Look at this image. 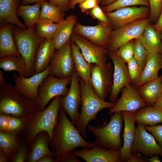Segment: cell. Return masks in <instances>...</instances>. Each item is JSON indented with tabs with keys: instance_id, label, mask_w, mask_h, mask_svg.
<instances>
[{
	"instance_id": "obj_45",
	"label": "cell",
	"mask_w": 162,
	"mask_h": 162,
	"mask_svg": "<svg viewBox=\"0 0 162 162\" xmlns=\"http://www.w3.org/2000/svg\"><path fill=\"white\" fill-rule=\"evenodd\" d=\"M56 162H80L73 152L64 153L59 157L56 160Z\"/></svg>"
},
{
	"instance_id": "obj_19",
	"label": "cell",
	"mask_w": 162,
	"mask_h": 162,
	"mask_svg": "<svg viewBox=\"0 0 162 162\" xmlns=\"http://www.w3.org/2000/svg\"><path fill=\"white\" fill-rule=\"evenodd\" d=\"M74 154L87 162H122L121 150L106 149L95 146L91 148L74 150Z\"/></svg>"
},
{
	"instance_id": "obj_20",
	"label": "cell",
	"mask_w": 162,
	"mask_h": 162,
	"mask_svg": "<svg viewBox=\"0 0 162 162\" xmlns=\"http://www.w3.org/2000/svg\"><path fill=\"white\" fill-rule=\"evenodd\" d=\"M122 112L124 127L122 137L123 146L121 149V158L122 162H127L131 154V146L134 140L136 128L134 118V112L123 111Z\"/></svg>"
},
{
	"instance_id": "obj_46",
	"label": "cell",
	"mask_w": 162,
	"mask_h": 162,
	"mask_svg": "<svg viewBox=\"0 0 162 162\" xmlns=\"http://www.w3.org/2000/svg\"><path fill=\"white\" fill-rule=\"evenodd\" d=\"M99 5L97 0H86L79 4V7L82 13H86Z\"/></svg>"
},
{
	"instance_id": "obj_22",
	"label": "cell",
	"mask_w": 162,
	"mask_h": 162,
	"mask_svg": "<svg viewBox=\"0 0 162 162\" xmlns=\"http://www.w3.org/2000/svg\"><path fill=\"white\" fill-rule=\"evenodd\" d=\"M50 143V137L46 132L42 131L38 134L29 146L31 150L27 156V161L37 162L40 159L46 155L54 157V153L49 147Z\"/></svg>"
},
{
	"instance_id": "obj_6",
	"label": "cell",
	"mask_w": 162,
	"mask_h": 162,
	"mask_svg": "<svg viewBox=\"0 0 162 162\" xmlns=\"http://www.w3.org/2000/svg\"><path fill=\"white\" fill-rule=\"evenodd\" d=\"M13 34L17 49L26 64L24 76L29 77L34 73V63L37 50L44 40L38 35L35 25L26 29L15 26Z\"/></svg>"
},
{
	"instance_id": "obj_3",
	"label": "cell",
	"mask_w": 162,
	"mask_h": 162,
	"mask_svg": "<svg viewBox=\"0 0 162 162\" xmlns=\"http://www.w3.org/2000/svg\"><path fill=\"white\" fill-rule=\"evenodd\" d=\"M81 95V112L78 119L74 125L83 137L87 139L86 129L90 121H95L98 112L103 109H110L116 102L105 101L96 94L90 84L87 83L79 78Z\"/></svg>"
},
{
	"instance_id": "obj_15",
	"label": "cell",
	"mask_w": 162,
	"mask_h": 162,
	"mask_svg": "<svg viewBox=\"0 0 162 162\" xmlns=\"http://www.w3.org/2000/svg\"><path fill=\"white\" fill-rule=\"evenodd\" d=\"M70 39L79 48L86 61L103 66L106 63L107 49L97 45L80 35L72 33Z\"/></svg>"
},
{
	"instance_id": "obj_55",
	"label": "cell",
	"mask_w": 162,
	"mask_h": 162,
	"mask_svg": "<svg viewBox=\"0 0 162 162\" xmlns=\"http://www.w3.org/2000/svg\"><path fill=\"white\" fill-rule=\"evenodd\" d=\"M154 106L162 110V92L157 99Z\"/></svg>"
},
{
	"instance_id": "obj_44",
	"label": "cell",
	"mask_w": 162,
	"mask_h": 162,
	"mask_svg": "<svg viewBox=\"0 0 162 162\" xmlns=\"http://www.w3.org/2000/svg\"><path fill=\"white\" fill-rule=\"evenodd\" d=\"M144 126L146 130L154 136L162 150V124L152 127Z\"/></svg>"
},
{
	"instance_id": "obj_5",
	"label": "cell",
	"mask_w": 162,
	"mask_h": 162,
	"mask_svg": "<svg viewBox=\"0 0 162 162\" xmlns=\"http://www.w3.org/2000/svg\"><path fill=\"white\" fill-rule=\"evenodd\" d=\"M124 122L122 112L114 113L108 123L104 119L102 125L98 126L88 125L87 130L96 136L94 141L95 146L113 150H120L123 146L121 133Z\"/></svg>"
},
{
	"instance_id": "obj_34",
	"label": "cell",
	"mask_w": 162,
	"mask_h": 162,
	"mask_svg": "<svg viewBox=\"0 0 162 162\" xmlns=\"http://www.w3.org/2000/svg\"><path fill=\"white\" fill-rule=\"evenodd\" d=\"M64 12L49 2L41 3L40 19H46L56 23L65 19Z\"/></svg>"
},
{
	"instance_id": "obj_35",
	"label": "cell",
	"mask_w": 162,
	"mask_h": 162,
	"mask_svg": "<svg viewBox=\"0 0 162 162\" xmlns=\"http://www.w3.org/2000/svg\"><path fill=\"white\" fill-rule=\"evenodd\" d=\"M58 23L46 19H40L35 26L39 36L44 39H52Z\"/></svg>"
},
{
	"instance_id": "obj_7",
	"label": "cell",
	"mask_w": 162,
	"mask_h": 162,
	"mask_svg": "<svg viewBox=\"0 0 162 162\" xmlns=\"http://www.w3.org/2000/svg\"><path fill=\"white\" fill-rule=\"evenodd\" d=\"M71 80V77L60 79L49 75L46 76L39 88V95L35 100L38 109L44 110L50 100L57 96H65Z\"/></svg>"
},
{
	"instance_id": "obj_32",
	"label": "cell",
	"mask_w": 162,
	"mask_h": 162,
	"mask_svg": "<svg viewBox=\"0 0 162 162\" xmlns=\"http://www.w3.org/2000/svg\"><path fill=\"white\" fill-rule=\"evenodd\" d=\"M41 3H36L32 5L20 4L17 10L18 16L23 19L27 28L34 25L40 19Z\"/></svg>"
},
{
	"instance_id": "obj_58",
	"label": "cell",
	"mask_w": 162,
	"mask_h": 162,
	"mask_svg": "<svg viewBox=\"0 0 162 162\" xmlns=\"http://www.w3.org/2000/svg\"><path fill=\"white\" fill-rule=\"evenodd\" d=\"M5 82L4 76L3 74V72L0 70V83H3Z\"/></svg>"
},
{
	"instance_id": "obj_9",
	"label": "cell",
	"mask_w": 162,
	"mask_h": 162,
	"mask_svg": "<svg viewBox=\"0 0 162 162\" xmlns=\"http://www.w3.org/2000/svg\"><path fill=\"white\" fill-rule=\"evenodd\" d=\"M71 40L56 50L49 66V75L60 79L71 77L75 69L71 51Z\"/></svg>"
},
{
	"instance_id": "obj_51",
	"label": "cell",
	"mask_w": 162,
	"mask_h": 162,
	"mask_svg": "<svg viewBox=\"0 0 162 162\" xmlns=\"http://www.w3.org/2000/svg\"><path fill=\"white\" fill-rule=\"evenodd\" d=\"M86 0H71L69 5L68 8L69 9L74 10L75 8V6L78 4H80ZM99 4L102 0H97Z\"/></svg>"
},
{
	"instance_id": "obj_48",
	"label": "cell",
	"mask_w": 162,
	"mask_h": 162,
	"mask_svg": "<svg viewBox=\"0 0 162 162\" xmlns=\"http://www.w3.org/2000/svg\"><path fill=\"white\" fill-rule=\"evenodd\" d=\"M11 115L0 113V131H4Z\"/></svg>"
},
{
	"instance_id": "obj_11",
	"label": "cell",
	"mask_w": 162,
	"mask_h": 162,
	"mask_svg": "<svg viewBox=\"0 0 162 162\" xmlns=\"http://www.w3.org/2000/svg\"><path fill=\"white\" fill-rule=\"evenodd\" d=\"M113 73L110 63L103 66L92 64L90 84L97 95L103 100H105L111 92Z\"/></svg>"
},
{
	"instance_id": "obj_50",
	"label": "cell",
	"mask_w": 162,
	"mask_h": 162,
	"mask_svg": "<svg viewBox=\"0 0 162 162\" xmlns=\"http://www.w3.org/2000/svg\"><path fill=\"white\" fill-rule=\"evenodd\" d=\"M153 27L155 30L160 32L162 31V8L160 15L156 21L153 24H152Z\"/></svg>"
},
{
	"instance_id": "obj_37",
	"label": "cell",
	"mask_w": 162,
	"mask_h": 162,
	"mask_svg": "<svg viewBox=\"0 0 162 162\" xmlns=\"http://www.w3.org/2000/svg\"><path fill=\"white\" fill-rule=\"evenodd\" d=\"M143 6L150 7L149 0H117L112 4L101 8L105 13L110 12L118 9L134 6Z\"/></svg>"
},
{
	"instance_id": "obj_13",
	"label": "cell",
	"mask_w": 162,
	"mask_h": 162,
	"mask_svg": "<svg viewBox=\"0 0 162 162\" xmlns=\"http://www.w3.org/2000/svg\"><path fill=\"white\" fill-rule=\"evenodd\" d=\"M112 30L110 24L99 21L98 25L93 26H86L76 22L73 33L84 37L97 45L107 49Z\"/></svg>"
},
{
	"instance_id": "obj_1",
	"label": "cell",
	"mask_w": 162,
	"mask_h": 162,
	"mask_svg": "<svg viewBox=\"0 0 162 162\" xmlns=\"http://www.w3.org/2000/svg\"><path fill=\"white\" fill-rule=\"evenodd\" d=\"M50 144L55 159L64 154L73 152L77 148H91L95 146L94 142H88L84 139L61 107Z\"/></svg>"
},
{
	"instance_id": "obj_38",
	"label": "cell",
	"mask_w": 162,
	"mask_h": 162,
	"mask_svg": "<svg viewBox=\"0 0 162 162\" xmlns=\"http://www.w3.org/2000/svg\"><path fill=\"white\" fill-rule=\"evenodd\" d=\"M134 57L139 66L141 74L146 63L149 52L147 51L137 38L133 39Z\"/></svg>"
},
{
	"instance_id": "obj_12",
	"label": "cell",
	"mask_w": 162,
	"mask_h": 162,
	"mask_svg": "<svg viewBox=\"0 0 162 162\" xmlns=\"http://www.w3.org/2000/svg\"><path fill=\"white\" fill-rule=\"evenodd\" d=\"M131 153L146 157L156 155L162 157V150L154 136L146 130L144 125L137 124Z\"/></svg>"
},
{
	"instance_id": "obj_33",
	"label": "cell",
	"mask_w": 162,
	"mask_h": 162,
	"mask_svg": "<svg viewBox=\"0 0 162 162\" xmlns=\"http://www.w3.org/2000/svg\"><path fill=\"white\" fill-rule=\"evenodd\" d=\"M0 68L5 71H16L22 76H25L26 66L21 55L10 56L0 58Z\"/></svg>"
},
{
	"instance_id": "obj_2",
	"label": "cell",
	"mask_w": 162,
	"mask_h": 162,
	"mask_svg": "<svg viewBox=\"0 0 162 162\" xmlns=\"http://www.w3.org/2000/svg\"><path fill=\"white\" fill-rule=\"evenodd\" d=\"M38 109L36 101L22 94L15 86L0 83V113L30 120Z\"/></svg>"
},
{
	"instance_id": "obj_17",
	"label": "cell",
	"mask_w": 162,
	"mask_h": 162,
	"mask_svg": "<svg viewBox=\"0 0 162 162\" xmlns=\"http://www.w3.org/2000/svg\"><path fill=\"white\" fill-rule=\"evenodd\" d=\"M121 95L115 105L110 109V115L116 112L126 111L135 112L147 104L140 94L138 90L131 84L122 90Z\"/></svg>"
},
{
	"instance_id": "obj_8",
	"label": "cell",
	"mask_w": 162,
	"mask_h": 162,
	"mask_svg": "<svg viewBox=\"0 0 162 162\" xmlns=\"http://www.w3.org/2000/svg\"><path fill=\"white\" fill-rule=\"evenodd\" d=\"M150 23L148 18L142 19L113 30L107 48L108 51L114 52L125 43L138 38Z\"/></svg>"
},
{
	"instance_id": "obj_36",
	"label": "cell",
	"mask_w": 162,
	"mask_h": 162,
	"mask_svg": "<svg viewBox=\"0 0 162 162\" xmlns=\"http://www.w3.org/2000/svg\"><path fill=\"white\" fill-rule=\"evenodd\" d=\"M29 121L11 115L4 131L18 135L24 134Z\"/></svg>"
},
{
	"instance_id": "obj_40",
	"label": "cell",
	"mask_w": 162,
	"mask_h": 162,
	"mask_svg": "<svg viewBox=\"0 0 162 162\" xmlns=\"http://www.w3.org/2000/svg\"><path fill=\"white\" fill-rule=\"evenodd\" d=\"M150 4V15L148 18L150 23H155L158 20L162 8V0H149Z\"/></svg>"
},
{
	"instance_id": "obj_54",
	"label": "cell",
	"mask_w": 162,
	"mask_h": 162,
	"mask_svg": "<svg viewBox=\"0 0 162 162\" xmlns=\"http://www.w3.org/2000/svg\"><path fill=\"white\" fill-rule=\"evenodd\" d=\"M141 156L147 160L148 162H160V160L159 159V158L158 156V155H153L150 157V158H148L146 157H145L140 154H139Z\"/></svg>"
},
{
	"instance_id": "obj_39",
	"label": "cell",
	"mask_w": 162,
	"mask_h": 162,
	"mask_svg": "<svg viewBox=\"0 0 162 162\" xmlns=\"http://www.w3.org/2000/svg\"><path fill=\"white\" fill-rule=\"evenodd\" d=\"M114 52L124 62L127 63L134 57L133 40H130L122 45Z\"/></svg>"
},
{
	"instance_id": "obj_28",
	"label": "cell",
	"mask_w": 162,
	"mask_h": 162,
	"mask_svg": "<svg viewBox=\"0 0 162 162\" xmlns=\"http://www.w3.org/2000/svg\"><path fill=\"white\" fill-rule=\"evenodd\" d=\"M135 123L150 127L162 123V110L154 106H147L134 112Z\"/></svg>"
},
{
	"instance_id": "obj_4",
	"label": "cell",
	"mask_w": 162,
	"mask_h": 162,
	"mask_svg": "<svg viewBox=\"0 0 162 162\" xmlns=\"http://www.w3.org/2000/svg\"><path fill=\"white\" fill-rule=\"evenodd\" d=\"M62 97L59 95L54 98L46 108L43 110L38 109L31 118L24 134L25 142L28 146L37 135L42 131L48 134L50 139L52 138L61 108Z\"/></svg>"
},
{
	"instance_id": "obj_16",
	"label": "cell",
	"mask_w": 162,
	"mask_h": 162,
	"mask_svg": "<svg viewBox=\"0 0 162 162\" xmlns=\"http://www.w3.org/2000/svg\"><path fill=\"white\" fill-rule=\"evenodd\" d=\"M107 55L112 60L114 65L113 84L109 97V100L116 102L120 92L124 87L132 84L127 65L114 52L108 51Z\"/></svg>"
},
{
	"instance_id": "obj_42",
	"label": "cell",
	"mask_w": 162,
	"mask_h": 162,
	"mask_svg": "<svg viewBox=\"0 0 162 162\" xmlns=\"http://www.w3.org/2000/svg\"><path fill=\"white\" fill-rule=\"evenodd\" d=\"M93 18L96 19L98 21L106 24H110L108 18L99 5L86 13Z\"/></svg>"
},
{
	"instance_id": "obj_30",
	"label": "cell",
	"mask_w": 162,
	"mask_h": 162,
	"mask_svg": "<svg viewBox=\"0 0 162 162\" xmlns=\"http://www.w3.org/2000/svg\"><path fill=\"white\" fill-rule=\"evenodd\" d=\"M138 90L147 106H154L162 92V74L157 79L145 83Z\"/></svg>"
},
{
	"instance_id": "obj_56",
	"label": "cell",
	"mask_w": 162,
	"mask_h": 162,
	"mask_svg": "<svg viewBox=\"0 0 162 162\" xmlns=\"http://www.w3.org/2000/svg\"><path fill=\"white\" fill-rule=\"evenodd\" d=\"M117 0H102L100 4L102 6H106L113 3Z\"/></svg>"
},
{
	"instance_id": "obj_23",
	"label": "cell",
	"mask_w": 162,
	"mask_h": 162,
	"mask_svg": "<svg viewBox=\"0 0 162 162\" xmlns=\"http://www.w3.org/2000/svg\"><path fill=\"white\" fill-rule=\"evenodd\" d=\"M21 0H0V26L8 23H13L20 28H27L19 19L17 9Z\"/></svg>"
},
{
	"instance_id": "obj_27",
	"label": "cell",
	"mask_w": 162,
	"mask_h": 162,
	"mask_svg": "<svg viewBox=\"0 0 162 162\" xmlns=\"http://www.w3.org/2000/svg\"><path fill=\"white\" fill-rule=\"evenodd\" d=\"M70 47L75 70L80 77L86 83L90 84L92 64L86 61L79 48L71 40Z\"/></svg>"
},
{
	"instance_id": "obj_31",
	"label": "cell",
	"mask_w": 162,
	"mask_h": 162,
	"mask_svg": "<svg viewBox=\"0 0 162 162\" xmlns=\"http://www.w3.org/2000/svg\"><path fill=\"white\" fill-rule=\"evenodd\" d=\"M149 53H161V40L160 32L150 23L138 38Z\"/></svg>"
},
{
	"instance_id": "obj_59",
	"label": "cell",
	"mask_w": 162,
	"mask_h": 162,
	"mask_svg": "<svg viewBox=\"0 0 162 162\" xmlns=\"http://www.w3.org/2000/svg\"><path fill=\"white\" fill-rule=\"evenodd\" d=\"M160 35L161 40V53L162 54V31L160 32Z\"/></svg>"
},
{
	"instance_id": "obj_18",
	"label": "cell",
	"mask_w": 162,
	"mask_h": 162,
	"mask_svg": "<svg viewBox=\"0 0 162 162\" xmlns=\"http://www.w3.org/2000/svg\"><path fill=\"white\" fill-rule=\"evenodd\" d=\"M49 74V66L44 71L34 74L29 77L20 76L14 74L13 80L15 86L23 95L35 101L39 95V86Z\"/></svg>"
},
{
	"instance_id": "obj_43",
	"label": "cell",
	"mask_w": 162,
	"mask_h": 162,
	"mask_svg": "<svg viewBox=\"0 0 162 162\" xmlns=\"http://www.w3.org/2000/svg\"><path fill=\"white\" fill-rule=\"evenodd\" d=\"M28 146L25 142L10 159V162H25L27 156Z\"/></svg>"
},
{
	"instance_id": "obj_21",
	"label": "cell",
	"mask_w": 162,
	"mask_h": 162,
	"mask_svg": "<svg viewBox=\"0 0 162 162\" xmlns=\"http://www.w3.org/2000/svg\"><path fill=\"white\" fill-rule=\"evenodd\" d=\"M162 69V54L149 53L146 63L137 82L134 85L138 89L146 82L158 78V73Z\"/></svg>"
},
{
	"instance_id": "obj_14",
	"label": "cell",
	"mask_w": 162,
	"mask_h": 162,
	"mask_svg": "<svg viewBox=\"0 0 162 162\" xmlns=\"http://www.w3.org/2000/svg\"><path fill=\"white\" fill-rule=\"evenodd\" d=\"M79 76L74 69L71 77L70 85L67 94L62 97L61 107L69 116L71 122L75 125L80 113L78 107L81 103V95L79 80Z\"/></svg>"
},
{
	"instance_id": "obj_24",
	"label": "cell",
	"mask_w": 162,
	"mask_h": 162,
	"mask_svg": "<svg viewBox=\"0 0 162 162\" xmlns=\"http://www.w3.org/2000/svg\"><path fill=\"white\" fill-rule=\"evenodd\" d=\"M15 25L8 23L0 28V58L10 56H20L14 41L13 31Z\"/></svg>"
},
{
	"instance_id": "obj_25",
	"label": "cell",
	"mask_w": 162,
	"mask_h": 162,
	"mask_svg": "<svg viewBox=\"0 0 162 162\" xmlns=\"http://www.w3.org/2000/svg\"><path fill=\"white\" fill-rule=\"evenodd\" d=\"M77 19L76 15H71L58 23L56 30L51 39L54 44L56 50L60 48L70 39Z\"/></svg>"
},
{
	"instance_id": "obj_57",
	"label": "cell",
	"mask_w": 162,
	"mask_h": 162,
	"mask_svg": "<svg viewBox=\"0 0 162 162\" xmlns=\"http://www.w3.org/2000/svg\"><path fill=\"white\" fill-rule=\"evenodd\" d=\"M8 159L5 154L0 150V162H7Z\"/></svg>"
},
{
	"instance_id": "obj_53",
	"label": "cell",
	"mask_w": 162,
	"mask_h": 162,
	"mask_svg": "<svg viewBox=\"0 0 162 162\" xmlns=\"http://www.w3.org/2000/svg\"><path fill=\"white\" fill-rule=\"evenodd\" d=\"M48 0H21V5H25L28 4L33 3H42L44 2L47 1Z\"/></svg>"
},
{
	"instance_id": "obj_47",
	"label": "cell",
	"mask_w": 162,
	"mask_h": 162,
	"mask_svg": "<svg viewBox=\"0 0 162 162\" xmlns=\"http://www.w3.org/2000/svg\"><path fill=\"white\" fill-rule=\"evenodd\" d=\"M49 2L58 7L63 12L68 10V5L71 0H48Z\"/></svg>"
},
{
	"instance_id": "obj_52",
	"label": "cell",
	"mask_w": 162,
	"mask_h": 162,
	"mask_svg": "<svg viewBox=\"0 0 162 162\" xmlns=\"http://www.w3.org/2000/svg\"><path fill=\"white\" fill-rule=\"evenodd\" d=\"M37 162H56V160L54 157L46 155L40 159Z\"/></svg>"
},
{
	"instance_id": "obj_10",
	"label": "cell",
	"mask_w": 162,
	"mask_h": 162,
	"mask_svg": "<svg viewBox=\"0 0 162 162\" xmlns=\"http://www.w3.org/2000/svg\"><path fill=\"white\" fill-rule=\"evenodd\" d=\"M105 14L114 30L138 20L148 18L150 15V7L143 6L126 7Z\"/></svg>"
},
{
	"instance_id": "obj_49",
	"label": "cell",
	"mask_w": 162,
	"mask_h": 162,
	"mask_svg": "<svg viewBox=\"0 0 162 162\" xmlns=\"http://www.w3.org/2000/svg\"><path fill=\"white\" fill-rule=\"evenodd\" d=\"M148 160L139 154L131 153L127 160V162H147Z\"/></svg>"
},
{
	"instance_id": "obj_26",
	"label": "cell",
	"mask_w": 162,
	"mask_h": 162,
	"mask_svg": "<svg viewBox=\"0 0 162 162\" xmlns=\"http://www.w3.org/2000/svg\"><path fill=\"white\" fill-rule=\"evenodd\" d=\"M56 50L55 45L52 39H44L36 52L34 63V74L42 72L47 68Z\"/></svg>"
},
{
	"instance_id": "obj_41",
	"label": "cell",
	"mask_w": 162,
	"mask_h": 162,
	"mask_svg": "<svg viewBox=\"0 0 162 162\" xmlns=\"http://www.w3.org/2000/svg\"><path fill=\"white\" fill-rule=\"evenodd\" d=\"M127 63L132 84L134 85L138 81L141 74L139 66L134 57L129 60Z\"/></svg>"
},
{
	"instance_id": "obj_29",
	"label": "cell",
	"mask_w": 162,
	"mask_h": 162,
	"mask_svg": "<svg viewBox=\"0 0 162 162\" xmlns=\"http://www.w3.org/2000/svg\"><path fill=\"white\" fill-rule=\"evenodd\" d=\"M25 142L24 136L5 131H0V150L10 160Z\"/></svg>"
}]
</instances>
